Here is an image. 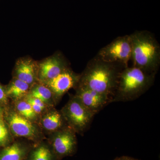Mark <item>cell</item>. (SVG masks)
Returning <instances> with one entry per match:
<instances>
[{
  "mask_svg": "<svg viewBox=\"0 0 160 160\" xmlns=\"http://www.w3.org/2000/svg\"><path fill=\"white\" fill-rule=\"evenodd\" d=\"M13 109L18 113L34 122L38 124L40 117L36 113L31 106L25 99L15 101Z\"/></svg>",
  "mask_w": 160,
  "mask_h": 160,
  "instance_id": "cell-17",
  "label": "cell"
},
{
  "mask_svg": "<svg viewBox=\"0 0 160 160\" xmlns=\"http://www.w3.org/2000/svg\"><path fill=\"white\" fill-rule=\"evenodd\" d=\"M9 99L6 95L5 86L0 82V105L7 107L9 104Z\"/></svg>",
  "mask_w": 160,
  "mask_h": 160,
  "instance_id": "cell-19",
  "label": "cell"
},
{
  "mask_svg": "<svg viewBox=\"0 0 160 160\" xmlns=\"http://www.w3.org/2000/svg\"><path fill=\"white\" fill-rule=\"evenodd\" d=\"M5 109V107L0 105V117H2L3 116Z\"/></svg>",
  "mask_w": 160,
  "mask_h": 160,
  "instance_id": "cell-21",
  "label": "cell"
},
{
  "mask_svg": "<svg viewBox=\"0 0 160 160\" xmlns=\"http://www.w3.org/2000/svg\"><path fill=\"white\" fill-rule=\"evenodd\" d=\"M61 112L67 125L76 133L81 134L89 128L95 116L75 95L70 96Z\"/></svg>",
  "mask_w": 160,
  "mask_h": 160,
  "instance_id": "cell-5",
  "label": "cell"
},
{
  "mask_svg": "<svg viewBox=\"0 0 160 160\" xmlns=\"http://www.w3.org/2000/svg\"><path fill=\"white\" fill-rule=\"evenodd\" d=\"M38 62L29 56L21 57L16 62L12 78L25 82L30 86L38 82Z\"/></svg>",
  "mask_w": 160,
  "mask_h": 160,
  "instance_id": "cell-11",
  "label": "cell"
},
{
  "mask_svg": "<svg viewBox=\"0 0 160 160\" xmlns=\"http://www.w3.org/2000/svg\"><path fill=\"white\" fill-rule=\"evenodd\" d=\"M31 87L27 83L14 78H12L9 84L5 86L7 97L13 102L26 97Z\"/></svg>",
  "mask_w": 160,
  "mask_h": 160,
  "instance_id": "cell-14",
  "label": "cell"
},
{
  "mask_svg": "<svg viewBox=\"0 0 160 160\" xmlns=\"http://www.w3.org/2000/svg\"><path fill=\"white\" fill-rule=\"evenodd\" d=\"M74 89L76 91L75 95L95 115L111 103V99L109 97L92 89L79 85Z\"/></svg>",
  "mask_w": 160,
  "mask_h": 160,
  "instance_id": "cell-10",
  "label": "cell"
},
{
  "mask_svg": "<svg viewBox=\"0 0 160 160\" xmlns=\"http://www.w3.org/2000/svg\"><path fill=\"white\" fill-rule=\"evenodd\" d=\"M70 68L69 62L60 52L38 62V82L46 84Z\"/></svg>",
  "mask_w": 160,
  "mask_h": 160,
  "instance_id": "cell-8",
  "label": "cell"
},
{
  "mask_svg": "<svg viewBox=\"0 0 160 160\" xmlns=\"http://www.w3.org/2000/svg\"><path fill=\"white\" fill-rule=\"evenodd\" d=\"M76 132L67 125L50 133L48 142L58 160L73 155L77 150Z\"/></svg>",
  "mask_w": 160,
  "mask_h": 160,
  "instance_id": "cell-6",
  "label": "cell"
},
{
  "mask_svg": "<svg viewBox=\"0 0 160 160\" xmlns=\"http://www.w3.org/2000/svg\"><path fill=\"white\" fill-rule=\"evenodd\" d=\"M3 117L13 138H25L36 143L44 138L38 124L23 117L13 108H5Z\"/></svg>",
  "mask_w": 160,
  "mask_h": 160,
  "instance_id": "cell-4",
  "label": "cell"
},
{
  "mask_svg": "<svg viewBox=\"0 0 160 160\" xmlns=\"http://www.w3.org/2000/svg\"><path fill=\"white\" fill-rule=\"evenodd\" d=\"M25 160H58L48 142L42 141L33 146Z\"/></svg>",
  "mask_w": 160,
  "mask_h": 160,
  "instance_id": "cell-15",
  "label": "cell"
},
{
  "mask_svg": "<svg viewBox=\"0 0 160 160\" xmlns=\"http://www.w3.org/2000/svg\"><path fill=\"white\" fill-rule=\"evenodd\" d=\"M80 78V74L76 73L69 68L44 84L51 90L57 104L69 89L76 87Z\"/></svg>",
  "mask_w": 160,
  "mask_h": 160,
  "instance_id": "cell-9",
  "label": "cell"
},
{
  "mask_svg": "<svg viewBox=\"0 0 160 160\" xmlns=\"http://www.w3.org/2000/svg\"><path fill=\"white\" fill-rule=\"evenodd\" d=\"M126 67L120 63L105 62L96 56L80 74L78 85L107 96L112 103L120 75Z\"/></svg>",
  "mask_w": 160,
  "mask_h": 160,
  "instance_id": "cell-1",
  "label": "cell"
},
{
  "mask_svg": "<svg viewBox=\"0 0 160 160\" xmlns=\"http://www.w3.org/2000/svg\"><path fill=\"white\" fill-rule=\"evenodd\" d=\"M129 35L132 66L156 74L160 64V46L154 36L146 30L136 31Z\"/></svg>",
  "mask_w": 160,
  "mask_h": 160,
  "instance_id": "cell-2",
  "label": "cell"
},
{
  "mask_svg": "<svg viewBox=\"0 0 160 160\" xmlns=\"http://www.w3.org/2000/svg\"><path fill=\"white\" fill-rule=\"evenodd\" d=\"M131 53V38L129 35H126L115 39L100 49L96 56L105 62L120 63L127 67Z\"/></svg>",
  "mask_w": 160,
  "mask_h": 160,
  "instance_id": "cell-7",
  "label": "cell"
},
{
  "mask_svg": "<svg viewBox=\"0 0 160 160\" xmlns=\"http://www.w3.org/2000/svg\"><path fill=\"white\" fill-rule=\"evenodd\" d=\"M13 138L3 116L0 117V147L9 145L13 142Z\"/></svg>",
  "mask_w": 160,
  "mask_h": 160,
  "instance_id": "cell-18",
  "label": "cell"
},
{
  "mask_svg": "<svg viewBox=\"0 0 160 160\" xmlns=\"http://www.w3.org/2000/svg\"><path fill=\"white\" fill-rule=\"evenodd\" d=\"M28 95L41 100L49 108L57 104L51 90L42 83L38 82L32 86Z\"/></svg>",
  "mask_w": 160,
  "mask_h": 160,
  "instance_id": "cell-16",
  "label": "cell"
},
{
  "mask_svg": "<svg viewBox=\"0 0 160 160\" xmlns=\"http://www.w3.org/2000/svg\"><path fill=\"white\" fill-rule=\"evenodd\" d=\"M113 160H139L137 159L131 157L127 156H123L118 157Z\"/></svg>",
  "mask_w": 160,
  "mask_h": 160,
  "instance_id": "cell-20",
  "label": "cell"
},
{
  "mask_svg": "<svg viewBox=\"0 0 160 160\" xmlns=\"http://www.w3.org/2000/svg\"><path fill=\"white\" fill-rule=\"evenodd\" d=\"M32 147L24 141H13L0 151V160H25Z\"/></svg>",
  "mask_w": 160,
  "mask_h": 160,
  "instance_id": "cell-13",
  "label": "cell"
},
{
  "mask_svg": "<svg viewBox=\"0 0 160 160\" xmlns=\"http://www.w3.org/2000/svg\"><path fill=\"white\" fill-rule=\"evenodd\" d=\"M155 75L133 66L126 67L120 75L112 103L137 99L152 86Z\"/></svg>",
  "mask_w": 160,
  "mask_h": 160,
  "instance_id": "cell-3",
  "label": "cell"
},
{
  "mask_svg": "<svg viewBox=\"0 0 160 160\" xmlns=\"http://www.w3.org/2000/svg\"><path fill=\"white\" fill-rule=\"evenodd\" d=\"M38 125L42 131L49 134L68 125L61 111L54 107L49 108L40 116Z\"/></svg>",
  "mask_w": 160,
  "mask_h": 160,
  "instance_id": "cell-12",
  "label": "cell"
}]
</instances>
